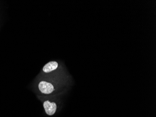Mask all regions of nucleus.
I'll use <instances>...</instances> for the list:
<instances>
[{"label":"nucleus","instance_id":"nucleus-1","mask_svg":"<svg viewBox=\"0 0 156 117\" xmlns=\"http://www.w3.org/2000/svg\"><path fill=\"white\" fill-rule=\"evenodd\" d=\"M39 88L41 93L45 94H50L54 91L53 85L46 81H40L39 84Z\"/></svg>","mask_w":156,"mask_h":117},{"label":"nucleus","instance_id":"nucleus-2","mask_svg":"<svg viewBox=\"0 0 156 117\" xmlns=\"http://www.w3.org/2000/svg\"><path fill=\"white\" fill-rule=\"evenodd\" d=\"M43 106L46 113L50 116L53 115L57 110V105L56 103L54 102H50L48 100L44 102Z\"/></svg>","mask_w":156,"mask_h":117},{"label":"nucleus","instance_id":"nucleus-3","mask_svg":"<svg viewBox=\"0 0 156 117\" xmlns=\"http://www.w3.org/2000/svg\"><path fill=\"white\" fill-rule=\"evenodd\" d=\"M58 62L56 61H50L44 66L43 68V71L46 73L51 72L53 70H56L58 68Z\"/></svg>","mask_w":156,"mask_h":117}]
</instances>
